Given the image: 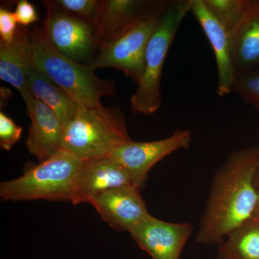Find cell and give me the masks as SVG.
I'll return each instance as SVG.
<instances>
[{
	"instance_id": "1",
	"label": "cell",
	"mask_w": 259,
	"mask_h": 259,
	"mask_svg": "<svg viewBox=\"0 0 259 259\" xmlns=\"http://www.w3.org/2000/svg\"><path fill=\"white\" fill-rule=\"evenodd\" d=\"M259 170V147L232 153L213 177L195 240L220 245L231 232L249 221L258 200L254 185Z\"/></svg>"
},
{
	"instance_id": "2",
	"label": "cell",
	"mask_w": 259,
	"mask_h": 259,
	"mask_svg": "<svg viewBox=\"0 0 259 259\" xmlns=\"http://www.w3.org/2000/svg\"><path fill=\"white\" fill-rule=\"evenodd\" d=\"M30 37L33 64L78 105L100 106L102 97L113 96L111 81L100 79L91 65L76 62L56 51L41 28H33Z\"/></svg>"
},
{
	"instance_id": "3",
	"label": "cell",
	"mask_w": 259,
	"mask_h": 259,
	"mask_svg": "<svg viewBox=\"0 0 259 259\" xmlns=\"http://www.w3.org/2000/svg\"><path fill=\"white\" fill-rule=\"evenodd\" d=\"M131 141L119 107L78 105L76 115L64 130L62 150L86 161L109 156Z\"/></svg>"
},
{
	"instance_id": "4",
	"label": "cell",
	"mask_w": 259,
	"mask_h": 259,
	"mask_svg": "<svg viewBox=\"0 0 259 259\" xmlns=\"http://www.w3.org/2000/svg\"><path fill=\"white\" fill-rule=\"evenodd\" d=\"M192 3V0L170 1L150 39L144 71L131 99V110L134 113L149 115L161 107L162 69L181 24L190 13Z\"/></svg>"
},
{
	"instance_id": "5",
	"label": "cell",
	"mask_w": 259,
	"mask_h": 259,
	"mask_svg": "<svg viewBox=\"0 0 259 259\" xmlns=\"http://www.w3.org/2000/svg\"><path fill=\"white\" fill-rule=\"evenodd\" d=\"M82 164V160L61 150L21 177L2 182L0 197L8 201L45 199L71 202Z\"/></svg>"
},
{
	"instance_id": "6",
	"label": "cell",
	"mask_w": 259,
	"mask_h": 259,
	"mask_svg": "<svg viewBox=\"0 0 259 259\" xmlns=\"http://www.w3.org/2000/svg\"><path fill=\"white\" fill-rule=\"evenodd\" d=\"M170 1H156L152 8L120 38L100 47L91 64L94 69L114 68L139 83L144 69L145 55L150 39L156 31Z\"/></svg>"
},
{
	"instance_id": "7",
	"label": "cell",
	"mask_w": 259,
	"mask_h": 259,
	"mask_svg": "<svg viewBox=\"0 0 259 259\" xmlns=\"http://www.w3.org/2000/svg\"><path fill=\"white\" fill-rule=\"evenodd\" d=\"M44 4L47 16L42 29L53 47L76 62L90 59L98 47L93 27L61 9L54 1Z\"/></svg>"
},
{
	"instance_id": "8",
	"label": "cell",
	"mask_w": 259,
	"mask_h": 259,
	"mask_svg": "<svg viewBox=\"0 0 259 259\" xmlns=\"http://www.w3.org/2000/svg\"><path fill=\"white\" fill-rule=\"evenodd\" d=\"M192 141L189 130H177L169 137L158 141H130L117 146L109 156L128 172L133 185L141 189L153 166L175 151L188 149Z\"/></svg>"
},
{
	"instance_id": "9",
	"label": "cell",
	"mask_w": 259,
	"mask_h": 259,
	"mask_svg": "<svg viewBox=\"0 0 259 259\" xmlns=\"http://www.w3.org/2000/svg\"><path fill=\"white\" fill-rule=\"evenodd\" d=\"M193 231L190 223L166 222L150 215L129 233L153 259H180Z\"/></svg>"
},
{
	"instance_id": "10",
	"label": "cell",
	"mask_w": 259,
	"mask_h": 259,
	"mask_svg": "<svg viewBox=\"0 0 259 259\" xmlns=\"http://www.w3.org/2000/svg\"><path fill=\"white\" fill-rule=\"evenodd\" d=\"M141 189L130 185L106 191L89 201L102 220L119 231H131L151 215Z\"/></svg>"
},
{
	"instance_id": "11",
	"label": "cell",
	"mask_w": 259,
	"mask_h": 259,
	"mask_svg": "<svg viewBox=\"0 0 259 259\" xmlns=\"http://www.w3.org/2000/svg\"><path fill=\"white\" fill-rule=\"evenodd\" d=\"M133 185L128 172L110 156L83 161L71 203L89 202L106 191Z\"/></svg>"
},
{
	"instance_id": "12",
	"label": "cell",
	"mask_w": 259,
	"mask_h": 259,
	"mask_svg": "<svg viewBox=\"0 0 259 259\" xmlns=\"http://www.w3.org/2000/svg\"><path fill=\"white\" fill-rule=\"evenodd\" d=\"M190 13L200 25L214 53L217 65L218 96H227L233 92L236 76L229 33L209 13L203 0H192Z\"/></svg>"
},
{
	"instance_id": "13",
	"label": "cell",
	"mask_w": 259,
	"mask_h": 259,
	"mask_svg": "<svg viewBox=\"0 0 259 259\" xmlns=\"http://www.w3.org/2000/svg\"><path fill=\"white\" fill-rule=\"evenodd\" d=\"M25 105L31 122L25 145L42 163L62 150L64 128L56 114L35 97Z\"/></svg>"
},
{
	"instance_id": "14",
	"label": "cell",
	"mask_w": 259,
	"mask_h": 259,
	"mask_svg": "<svg viewBox=\"0 0 259 259\" xmlns=\"http://www.w3.org/2000/svg\"><path fill=\"white\" fill-rule=\"evenodd\" d=\"M156 1L103 0L101 1L95 36L99 47L115 41L152 8Z\"/></svg>"
},
{
	"instance_id": "15",
	"label": "cell",
	"mask_w": 259,
	"mask_h": 259,
	"mask_svg": "<svg viewBox=\"0 0 259 259\" xmlns=\"http://www.w3.org/2000/svg\"><path fill=\"white\" fill-rule=\"evenodd\" d=\"M31 62L30 32L26 27L18 25L13 42L0 41V78L18 90L25 103L33 97L28 81Z\"/></svg>"
},
{
	"instance_id": "16",
	"label": "cell",
	"mask_w": 259,
	"mask_h": 259,
	"mask_svg": "<svg viewBox=\"0 0 259 259\" xmlns=\"http://www.w3.org/2000/svg\"><path fill=\"white\" fill-rule=\"evenodd\" d=\"M236 74L259 67V0H248L244 16L230 35Z\"/></svg>"
},
{
	"instance_id": "17",
	"label": "cell",
	"mask_w": 259,
	"mask_h": 259,
	"mask_svg": "<svg viewBox=\"0 0 259 259\" xmlns=\"http://www.w3.org/2000/svg\"><path fill=\"white\" fill-rule=\"evenodd\" d=\"M28 81L33 97L56 114L65 130L76 115L78 104L37 69L32 59L28 68Z\"/></svg>"
},
{
	"instance_id": "18",
	"label": "cell",
	"mask_w": 259,
	"mask_h": 259,
	"mask_svg": "<svg viewBox=\"0 0 259 259\" xmlns=\"http://www.w3.org/2000/svg\"><path fill=\"white\" fill-rule=\"evenodd\" d=\"M217 259H259V223L249 220L228 234Z\"/></svg>"
},
{
	"instance_id": "19",
	"label": "cell",
	"mask_w": 259,
	"mask_h": 259,
	"mask_svg": "<svg viewBox=\"0 0 259 259\" xmlns=\"http://www.w3.org/2000/svg\"><path fill=\"white\" fill-rule=\"evenodd\" d=\"M204 4L218 23L231 35L241 23L248 0H203Z\"/></svg>"
},
{
	"instance_id": "20",
	"label": "cell",
	"mask_w": 259,
	"mask_h": 259,
	"mask_svg": "<svg viewBox=\"0 0 259 259\" xmlns=\"http://www.w3.org/2000/svg\"><path fill=\"white\" fill-rule=\"evenodd\" d=\"M54 3L69 14L81 19L90 24L95 30L99 15L101 1L97 0H56Z\"/></svg>"
},
{
	"instance_id": "21",
	"label": "cell",
	"mask_w": 259,
	"mask_h": 259,
	"mask_svg": "<svg viewBox=\"0 0 259 259\" xmlns=\"http://www.w3.org/2000/svg\"><path fill=\"white\" fill-rule=\"evenodd\" d=\"M233 92L259 111V67L236 74Z\"/></svg>"
},
{
	"instance_id": "22",
	"label": "cell",
	"mask_w": 259,
	"mask_h": 259,
	"mask_svg": "<svg viewBox=\"0 0 259 259\" xmlns=\"http://www.w3.org/2000/svg\"><path fill=\"white\" fill-rule=\"evenodd\" d=\"M23 128L18 126L4 112H0V146L10 151L21 138Z\"/></svg>"
},
{
	"instance_id": "23",
	"label": "cell",
	"mask_w": 259,
	"mask_h": 259,
	"mask_svg": "<svg viewBox=\"0 0 259 259\" xmlns=\"http://www.w3.org/2000/svg\"><path fill=\"white\" fill-rule=\"evenodd\" d=\"M14 13L5 8L0 9V41L11 44L18 28Z\"/></svg>"
},
{
	"instance_id": "24",
	"label": "cell",
	"mask_w": 259,
	"mask_h": 259,
	"mask_svg": "<svg viewBox=\"0 0 259 259\" xmlns=\"http://www.w3.org/2000/svg\"><path fill=\"white\" fill-rule=\"evenodd\" d=\"M14 14L17 22L20 26H28L39 20L35 7L27 0H20L18 2Z\"/></svg>"
},
{
	"instance_id": "25",
	"label": "cell",
	"mask_w": 259,
	"mask_h": 259,
	"mask_svg": "<svg viewBox=\"0 0 259 259\" xmlns=\"http://www.w3.org/2000/svg\"><path fill=\"white\" fill-rule=\"evenodd\" d=\"M250 220H252V221H255V222L259 223V196L258 202H257L256 207H255L254 212H253V216H252V218H250Z\"/></svg>"
},
{
	"instance_id": "26",
	"label": "cell",
	"mask_w": 259,
	"mask_h": 259,
	"mask_svg": "<svg viewBox=\"0 0 259 259\" xmlns=\"http://www.w3.org/2000/svg\"><path fill=\"white\" fill-rule=\"evenodd\" d=\"M254 185L255 188H259V170L255 177Z\"/></svg>"
}]
</instances>
